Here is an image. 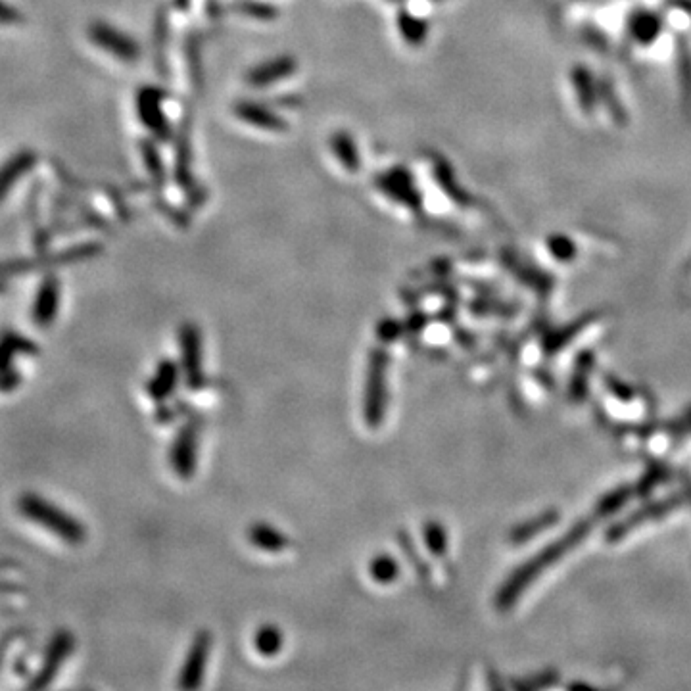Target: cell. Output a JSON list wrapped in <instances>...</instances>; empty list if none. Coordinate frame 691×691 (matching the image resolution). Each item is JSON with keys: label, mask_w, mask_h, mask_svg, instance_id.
Listing matches in <instances>:
<instances>
[{"label": "cell", "mask_w": 691, "mask_h": 691, "mask_svg": "<svg viewBox=\"0 0 691 691\" xmlns=\"http://www.w3.org/2000/svg\"><path fill=\"white\" fill-rule=\"evenodd\" d=\"M557 521V515L555 513H542L538 517H532L528 519L525 523L515 526L511 532H509V542L513 546H523V544H528L532 542L538 534H542L544 530H548L549 526L555 525Z\"/></svg>", "instance_id": "ffe728a7"}, {"label": "cell", "mask_w": 691, "mask_h": 691, "mask_svg": "<svg viewBox=\"0 0 691 691\" xmlns=\"http://www.w3.org/2000/svg\"><path fill=\"white\" fill-rule=\"evenodd\" d=\"M102 252V244L98 242H85L77 244L62 252H39L35 258H24V260H10V262L0 263V279H8L12 275H20L35 269H48L56 265H70V263L83 262L89 258H95Z\"/></svg>", "instance_id": "3957f363"}, {"label": "cell", "mask_w": 691, "mask_h": 691, "mask_svg": "<svg viewBox=\"0 0 691 691\" xmlns=\"http://www.w3.org/2000/svg\"><path fill=\"white\" fill-rule=\"evenodd\" d=\"M75 651V638H73L70 630H58L47 645L45 657H43V665L35 672V676L27 682V690H45L48 688L54 678L58 676L60 668L64 667V663L72 657Z\"/></svg>", "instance_id": "52a82bcc"}, {"label": "cell", "mask_w": 691, "mask_h": 691, "mask_svg": "<svg viewBox=\"0 0 691 691\" xmlns=\"http://www.w3.org/2000/svg\"><path fill=\"white\" fill-rule=\"evenodd\" d=\"M329 146H331L334 160L340 166L344 167L348 173H358L361 167L358 143L348 131H334Z\"/></svg>", "instance_id": "ac0fdd59"}, {"label": "cell", "mask_w": 691, "mask_h": 691, "mask_svg": "<svg viewBox=\"0 0 691 691\" xmlns=\"http://www.w3.org/2000/svg\"><path fill=\"white\" fill-rule=\"evenodd\" d=\"M285 636L279 626L263 624L254 634V649L263 657H275L283 651Z\"/></svg>", "instance_id": "7402d4cb"}, {"label": "cell", "mask_w": 691, "mask_h": 691, "mask_svg": "<svg viewBox=\"0 0 691 691\" xmlns=\"http://www.w3.org/2000/svg\"><path fill=\"white\" fill-rule=\"evenodd\" d=\"M200 429H202V419L192 415L173 438V444L169 450V465L173 473L181 480H191L196 473Z\"/></svg>", "instance_id": "5b68a950"}, {"label": "cell", "mask_w": 691, "mask_h": 691, "mask_svg": "<svg viewBox=\"0 0 691 691\" xmlns=\"http://www.w3.org/2000/svg\"><path fill=\"white\" fill-rule=\"evenodd\" d=\"M235 116L244 125H250V127H254L258 131H265V133H283L288 129V123L279 112L271 110L262 102H254V100L237 102L235 104Z\"/></svg>", "instance_id": "7c38bea8"}, {"label": "cell", "mask_w": 691, "mask_h": 691, "mask_svg": "<svg viewBox=\"0 0 691 691\" xmlns=\"http://www.w3.org/2000/svg\"><path fill=\"white\" fill-rule=\"evenodd\" d=\"M240 12L248 18H254V20H262V22H267V20H273L277 10L271 6V4H263V2H242L240 4Z\"/></svg>", "instance_id": "4316f807"}, {"label": "cell", "mask_w": 691, "mask_h": 691, "mask_svg": "<svg viewBox=\"0 0 691 691\" xmlns=\"http://www.w3.org/2000/svg\"><path fill=\"white\" fill-rule=\"evenodd\" d=\"M369 574L371 578L381 584V586H390L394 584L400 574H402V569H400V563L392 557V555H386V553H381L377 557L371 559L369 563Z\"/></svg>", "instance_id": "603a6c76"}, {"label": "cell", "mask_w": 691, "mask_h": 691, "mask_svg": "<svg viewBox=\"0 0 691 691\" xmlns=\"http://www.w3.org/2000/svg\"><path fill=\"white\" fill-rule=\"evenodd\" d=\"M39 346L16 331L0 334V392H12L20 386L22 375L14 369L16 356H37Z\"/></svg>", "instance_id": "8992f818"}, {"label": "cell", "mask_w": 691, "mask_h": 691, "mask_svg": "<svg viewBox=\"0 0 691 691\" xmlns=\"http://www.w3.org/2000/svg\"><path fill=\"white\" fill-rule=\"evenodd\" d=\"M404 333H406L404 331V323L398 321V319H392V317L381 319L379 325H377V338L381 340V344H384V346L396 342Z\"/></svg>", "instance_id": "484cf974"}, {"label": "cell", "mask_w": 691, "mask_h": 691, "mask_svg": "<svg viewBox=\"0 0 691 691\" xmlns=\"http://www.w3.org/2000/svg\"><path fill=\"white\" fill-rule=\"evenodd\" d=\"M87 35L96 47L116 56L121 62H135L141 56L139 43L131 35L123 33L114 25L106 24V22H95V24L89 25Z\"/></svg>", "instance_id": "9c48e42d"}, {"label": "cell", "mask_w": 691, "mask_h": 691, "mask_svg": "<svg viewBox=\"0 0 691 691\" xmlns=\"http://www.w3.org/2000/svg\"><path fill=\"white\" fill-rule=\"evenodd\" d=\"M37 160L39 158L33 150H20L0 166V202L14 189L18 181H22L25 175L37 166Z\"/></svg>", "instance_id": "2e32d148"}, {"label": "cell", "mask_w": 691, "mask_h": 691, "mask_svg": "<svg viewBox=\"0 0 691 691\" xmlns=\"http://www.w3.org/2000/svg\"><path fill=\"white\" fill-rule=\"evenodd\" d=\"M18 592H24V588L18 586V584H14V582L0 580V594H18Z\"/></svg>", "instance_id": "4dcf8cb0"}, {"label": "cell", "mask_w": 691, "mask_h": 691, "mask_svg": "<svg viewBox=\"0 0 691 691\" xmlns=\"http://www.w3.org/2000/svg\"><path fill=\"white\" fill-rule=\"evenodd\" d=\"M179 352H181V373L191 392H198L206 386L204 373V342L202 333L194 323H185L179 329Z\"/></svg>", "instance_id": "277c9868"}, {"label": "cell", "mask_w": 691, "mask_h": 691, "mask_svg": "<svg viewBox=\"0 0 691 691\" xmlns=\"http://www.w3.org/2000/svg\"><path fill=\"white\" fill-rule=\"evenodd\" d=\"M246 536L254 548L265 553H283L285 549L290 548V538L283 530L262 521H256L254 525L248 526Z\"/></svg>", "instance_id": "e0dca14e"}, {"label": "cell", "mask_w": 691, "mask_h": 691, "mask_svg": "<svg viewBox=\"0 0 691 691\" xmlns=\"http://www.w3.org/2000/svg\"><path fill=\"white\" fill-rule=\"evenodd\" d=\"M388 373H390V354L384 346H375L367 358L363 402H361L363 421L369 429H379L386 419L388 404H390Z\"/></svg>", "instance_id": "6da1fadb"}, {"label": "cell", "mask_w": 691, "mask_h": 691, "mask_svg": "<svg viewBox=\"0 0 691 691\" xmlns=\"http://www.w3.org/2000/svg\"><path fill=\"white\" fill-rule=\"evenodd\" d=\"M22 20H24V18H22V14H20L16 8H12L10 4H6L4 0H0V24H20Z\"/></svg>", "instance_id": "f546056e"}, {"label": "cell", "mask_w": 691, "mask_h": 691, "mask_svg": "<svg viewBox=\"0 0 691 691\" xmlns=\"http://www.w3.org/2000/svg\"><path fill=\"white\" fill-rule=\"evenodd\" d=\"M377 189L390 198V202L400 204L407 210H419L423 204L421 192L406 167H392L381 173L377 177Z\"/></svg>", "instance_id": "30bf717a"}, {"label": "cell", "mask_w": 691, "mask_h": 691, "mask_svg": "<svg viewBox=\"0 0 691 691\" xmlns=\"http://www.w3.org/2000/svg\"><path fill=\"white\" fill-rule=\"evenodd\" d=\"M429 321V315H427L425 311L417 310L413 311V313H409L402 323H404V331H406V334H419L427 329Z\"/></svg>", "instance_id": "83f0119b"}, {"label": "cell", "mask_w": 691, "mask_h": 691, "mask_svg": "<svg viewBox=\"0 0 691 691\" xmlns=\"http://www.w3.org/2000/svg\"><path fill=\"white\" fill-rule=\"evenodd\" d=\"M398 546L406 551L407 561L415 567L417 574H419L423 580H427L430 576V569L427 567V563L419 557V551L415 548V544H413V540H411V536L407 534L406 530H402V532L398 534Z\"/></svg>", "instance_id": "cb8c5ba5"}, {"label": "cell", "mask_w": 691, "mask_h": 691, "mask_svg": "<svg viewBox=\"0 0 691 691\" xmlns=\"http://www.w3.org/2000/svg\"><path fill=\"white\" fill-rule=\"evenodd\" d=\"M141 150H143V160L146 167H148V173L152 175V179L156 183H162L164 181V164H162V158L156 150V146L148 141H144L141 144Z\"/></svg>", "instance_id": "d4e9b609"}, {"label": "cell", "mask_w": 691, "mask_h": 691, "mask_svg": "<svg viewBox=\"0 0 691 691\" xmlns=\"http://www.w3.org/2000/svg\"><path fill=\"white\" fill-rule=\"evenodd\" d=\"M18 511L27 521L43 526L70 546H81L87 540V528L81 525V521H77L70 513L37 494L29 492L20 496Z\"/></svg>", "instance_id": "7a4b0ae2"}, {"label": "cell", "mask_w": 691, "mask_h": 691, "mask_svg": "<svg viewBox=\"0 0 691 691\" xmlns=\"http://www.w3.org/2000/svg\"><path fill=\"white\" fill-rule=\"evenodd\" d=\"M210 653H212V634L208 630L196 632L191 647H189V653L185 657V663L179 672L177 686L181 690H198L204 684Z\"/></svg>", "instance_id": "ba28073f"}, {"label": "cell", "mask_w": 691, "mask_h": 691, "mask_svg": "<svg viewBox=\"0 0 691 691\" xmlns=\"http://www.w3.org/2000/svg\"><path fill=\"white\" fill-rule=\"evenodd\" d=\"M25 630H8L2 638H0V668L4 665V659H6V653L10 649V645L14 642H18L20 638H24Z\"/></svg>", "instance_id": "f1b7e54d"}, {"label": "cell", "mask_w": 691, "mask_h": 691, "mask_svg": "<svg viewBox=\"0 0 691 691\" xmlns=\"http://www.w3.org/2000/svg\"><path fill=\"white\" fill-rule=\"evenodd\" d=\"M60 294H62L60 281L56 275L50 273L39 286V290L35 294L33 310H31V317H33L37 327L48 329L54 323L58 310H60Z\"/></svg>", "instance_id": "5bb4252c"}, {"label": "cell", "mask_w": 691, "mask_h": 691, "mask_svg": "<svg viewBox=\"0 0 691 691\" xmlns=\"http://www.w3.org/2000/svg\"><path fill=\"white\" fill-rule=\"evenodd\" d=\"M164 100H166V93L158 87H143L135 98L137 116L143 121L144 127L152 135H156L160 141H167V137L171 135L169 121L162 108Z\"/></svg>", "instance_id": "8fae6325"}, {"label": "cell", "mask_w": 691, "mask_h": 691, "mask_svg": "<svg viewBox=\"0 0 691 691\" xmlns=\"http://www.w3.org/2000/svg\"><path fill=\"white\" fill-rule=\"evenodd\" d=\"M296 70L298 62L292 56H275L254 66L246 75V81L254 89H267L277 83H283L288 77H292Z\"/></svg>", "instance_id": "4fadbf2b"}, {"label": "cell", "mask_w": 691, "mask_h": 691, "mask_svg": "<svg viewBox=\"0 0 691 691\" xmlns=\"http://www.w3.org/2000/svg\"><path fill=\"white\" fill-rule=\"evenodd\" d=\"M4 290H6V285H4V283H0V294H2Z\"/></svg>", "instance_id": "1f68e13d"}, {"label": "cell", "mask_w": 691, "mask_h": 691, "mask_svg": "<svg viewBox=\"0 0 691 691\" xmlns=\"http://www.w3.org/2000/svg\"><path fill=\"white\" fill-rule=\"evenodd\" d=\"M179 377H181L179 363L173 359H162L158 367L154 369L152 377L146 382L148 398L158 404L167 402L179 384Z\"/></svg>", "instance_id": "9a60e30c"}, {"label": "cell", "mask_w": 691, "mask_h": 691, "mask_svg": "<svg viewBox=\"0 0 691 691\" xmlns=\"http://www.w3.org/2000/svg\"><path fill=\"white\" fill-rule=\"evenodd\" d=\"M400 37L409 47H421L429 37V22L411 10H400L396 16Z\"/></svg>", "instance_id": "d6986e66"}, {"label": "cell", "mask_w": 691, "mask_h": 691, "mask_svg": "<svg viewBox=\"0 0 691 691\" xmlns=\"http://www.w3.org/2000/svg\"><path fill=\"white\" fill-rule=\"evenodd\" d=\"M423 542L425 548L432 557L444 559L450 549V538H448V528L436 519H430L423 525Z\"/></svg>", "instance_id": "44dd1931"}]
</instances>
